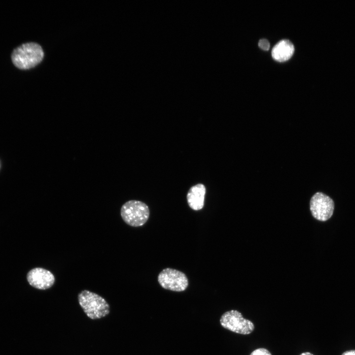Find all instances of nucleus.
I'll use <instances>...</instances> for the list:
<instances>
[{
  "instance_id": "nucleus-6",
  "label": "nucleus",
  "mask_w": 355,
  "mask_h": 355,
  "mask_svg": "<svg viewBox=\"0 0 355 355\" xmlns=\"http://www.w3.org/2000/svg\"><path fill=\"white\" fill-rule=\"evenodd\" d=\"M158 282L163 288L177 292L185 290L188 285V278L184 273L170 268L160 272Z\"/></svg>"
},
{
  "instance_id": "nucleus-5",
  "label": "nucleus",
  "mask_w": 355,
  "mask_h": 355,
  "mask_svg": "<svg viewBox=\"0 0 355 355\" xmlns=\"http://www.w3.org/2000/svg\"><path fill=\"white\" fill-rule=\"evenodd\" d=\"M310 209L313 216L317 220L325 221L332 216L335 209L333 200L322 192H317L311 198Z\"/></svg>"
},
{
  "instance_id": "nucleus-3",
  "label": "nucleus",
  "mask_w": 355,
  "mask_h": 355,
  "mask_svg": "<svg viewBox=\"0 0 355 355\" xmlns=\"http://www.w3.org/2000/svg\"><path fill=\"white\" fill-rule=\"evenodd\" d=\"M120 214L126 224L133 227H139L146 222L149 217L150 211L144 203L132 200L125 202L122 206Z\"/></svg>"
},
{
  "instance_id": "nucleus-9",
  "label": "nucleus",
  "mask_w": 355,
  "mask_h": 355,
  "mask_svg": "<svg viewBox=\"0 0 355 355\" xmlns=\"http://www.w3.org/2000/svg\"><path fill=\"white\" fill-rule=\"evenodd\" d=\"M294 51L292 43L288 40L283 39L274 46L272 50V56L276 61L283 62L289 59Z\"/></svg>"
},
{
  "instance_id": "nucleus-8",
  "label": "nucleus",
  "mask_w": 355,
  "mask_h": 355,
  "mask_svg": "<svg viewBox=\"0 0 355 355\" xmlns=\"http://www.w3.org/2000/svg\"><path fill=\"white\" fill-rule=\"evenodd\" d=\"M206 187L201 183L192 186L188 190L186 198L190 208L195 211L202 209L204 205Z\"/></svg>"
},
{
  "instance_id": "nucleus-12",
  "label": "nucleus",
  "mask_w": 355,
  "mask_h": 355,
  "mask_svg": "<svg viewBox=\"0 0 355 355\" xmlns=\"http://www.w3.org/2000/svg\"><path fill=\"white\" fill-rule=\"evenodd\" d=\"M342 355H355V350H349L343 353Z\"/></svg>"
},
{
  "instance_id": "nucleus-1",
  "label": "nucleus",
  "mask_w": 355,
  "mask_h": 355,
  "mask_svg": "<svg viewBox=\"0 0 355 355\" xmlns=\"http://www.w3.org/2000/svg\"><path fill=\"white\" fill-rule=\"evenodd\" d=\"M78 301L85 314L92 320L104 318L110 312V306L106 301L101 296L89 290H82L78 294Z\"/></svg>"
},
{
  "instance_id": "nucleus-10",
  "label": "nucleus",
  "mask_w": 355,
  "mask_h": 355,
  "mask_svg": "<svg viewBox=\"0 0 355 355\" xmlns=\"http://www.w3.org/2000/svg\"><path fill=\"white\" fill-rule=\"evenodd\" d=\"M250 355H272L271 353L265 348H259L253 351Z\"/></svg>"
},
{
  "instance_id": "nucleus-11",
  "label": "nucleus",
  "mask_w": 355,
  "mask_h": 355,
  "mask_svg": "<svg viewBox=\"0 0 355 355\" xmlns=\"http://www.w3.org/2000/svg\"><path fill=\"white\" fill-rule=\"evenodd\" d=\"M259 47L264 50H268L270 47V44L268 41L265 39H260L258 42Z\"/></svg>"
},
{
  "instance_id": "nucleus-7",
  "label": "nucleus",
  "mask_w": 355,
  "mask_h": 355,
  "mask_svg": "<svg viewBox=\"0 0 355 355\" xmlns=\"http://www.w3.org/2000/svg\"><path fill=\"white\" fill-rule=\"evenodd\" d=\"M27 278L31 286L40 290L49 289L55 282V278L51 272L40 267L31 270L27 274Z\"/></svg>"
},
{
  "instance_id": "nucleus-4",
  "label": "nucleus",
  "mask_w": 355,
  "mask_h": 355,
  "mask_svg": "<svg viewBox=\"0 0 355 355\" xmlns=\"http://www.w3.org/2000/svg\"><path fill=\"white\" fill-rule=\"evenodd\" d=\"M220 323L225 329L241 334H249L254 329L252 322L244 319L242 314L236 310L224 313L220 318Z\"/></svg>"
},
{
  "instance_id": "nucleus-13",
  "label": "nucleus",
  "mask_w": 355,
  "mask_h": 355,
  "mask_svg": "<svg viewBox=\"0 0 355 355\" xmlns=\"http://www.w3.org/2000/svg\"><path fill=\"white\" fill-rule=\"evenodd\" d=\"M300 355H313L312 354L309 353V352H306V353H303Z\"/></svg>"
},
{
  "instance_id": "nucleus-2",
  "label": "nucleus",
  "mask_w": 355,
  "mask_h": 355,
  "mask_svg": "<svg viewBox=\"0 0 355 355\" xmlns=\"http://www.w3.org/2000/svg\"><path fill=\"white\" fill-rule=\"evenodd\" d=\"M44 53L41 46L33 42L22 44L14 50L11 55L14 65L21 70L32 68L43 59Z\"/></svg>"
}]
</instances>
